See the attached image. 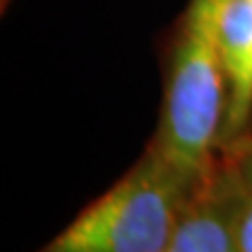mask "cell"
Listing matches in <instances>:
<instances>
[{
    "label": "cell",
    "mask_w": 252,
    "mask_h": 252,
    "mask_svg": "<svg viewBox=\"0 0 252 252\" xmlns=\"http://www.w3.org/2000/svg\"><path fill=\"white\" fill-rule=\"evenodd\" d=\"M219 2L191 0L181 17L160 122L149 141L193 185L217 160L227 107V76L217 38Z\"/></svg>",
    "instance_id": "cell-1"
},
{
    "label": "cell",
    "mask_w": 252,
    "mask_h": 252,
    "mask_svg": "<svg viewBox=\"0 0 252 252\" xmlns=\"http://www.w3.org/2000/svg\"><path fill=\"white\" fill-rule=\"evenodd\" d=\"M193 183L154 145L36 252H166Z\"/></svg>",
    "instance_id": "cell-2"
},
{
    "label": "cell",
    "mask_w": 252,
    "mask_h": 252,
    "mask_svg": "<svg viewBox=\"0 0 252 252\" xmlns=\"http://www.w3.org/2000/svg\"><path fill=\"white\" fill-rule=\"evenodd\" d=\"M238 204L240 168L231 154L219 149L212 168L187 198L166 252H240Z\"/></svg>",
    "instance_id": "cell-3"
},
{
    "label": "cell",
    "mask_w": 252,
    "mask_h": 252,
    "mask_svg": "<svg viewBox=\"0 0 252 252\" xmlns=\"http://www.w3.org/2000/svg\"><path fill=\"white\" fill-rule=\"evenodd\" d=\"M227 76V107L220 128L219 147L238 139L252 120V42L238 59L225 67Z\"/></svg>",
    "instance_id": "cell-4"
},
{
    "label": "cell",
    "mask_w": 252,
    "mask_h": 252,
    "mask_svg": "<svg viewBox=\"0 0 252 252\" xmlns=\"http://www.w3.org/2000/svg\"><path fill=\"white\" fill-rule=\"evenodd\" d=\"M219 149L231 154L240 168V204L235 217V233L240 252H252V154L233 145H223Z\"/></svg>",
    "instance_id": "cell-5"
},
{
    "label": "cell",
    "mask_w": 252,
    "mask_h": 252,
    "mask_svg": "<svg viewBox=\"0 0 252 252\" xmlns=\"http://www.w3.org/2000/svg\"><path fill=\"white\" fill-rule=\"evenodd\" d=\"M225 145L240 147V149H244V152H250V154H252V120H250V124H248V128L244 130L238 139H233V141H229V143H225ZM220 147H223V145H220Z\"/></svg>",
    "instance_id": "cell-6"
},
{
    "label": "cell",
    "mask_w": 252,
    "mask_h": 252,
    "mask_svg": "<svg viewBox=\"0 0 252 252\" xmlns=\"http://www.w3.org/2000/svg\"><path fill=\"white\" fill-rule=\"evenodd\" d=\"M0 2H2V9H4V6L9 4V0H0Z\"/></svg>",
    "instance_id": "cell-7"
}]
</instances>
